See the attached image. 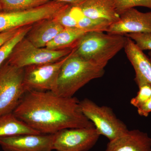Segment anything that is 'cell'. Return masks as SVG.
I'll return each instance as SVG.
<instances>
[{"label":"cell","instance_id":"24","mask_svg":"<svg viewBox=\"0 0 151 151\" xmlns=\"http://www.w3.org/2000/svg\"><path fill=\"white\" fill-rule=\"evenodd\" d=\"M70 5L55 18L58 22L64 28L77 27V22L70 12Z\"/></svg>","mask_w":151,"mask_h":151},{"label":"cell","instance_id":"21","mask_svg":"<svg viewBox=\"0 0 151 151\" xmlns=\"http://www.w3.org/2000/svg\"><path fill=\"white\" fill-rule=\"evenodd\" d=\"M134 80L139 86V91L130 103L137 108L151 97V84L139 77H135Z\"/></svg>","mask_w":151,"mask_h":151},{"label":"cell","instance_id":"17","mask_svg":"<svg viewBox=\"0 0 151 151\" xmlns=\"http://www.w3.org/2000/svg\"><path fill=\"white\" fill-rule=\"evenodd\" d=\"M87 32L78 28H64L45 47L52 50L75 48L79 40Z\"/></svg>","mask_w":151,"mask_h":151},{"label":"cell","instance_id":"20","mask_svg":"<svg viewBox=\"0 0 151 151\" xmlns=\"http://www.w3.org/2000/svg\"><path fill=\"white\" fill-rule=\"evenodd\" d=\"M32 27V25L22 28L13 37L0 47V68L7 59L14 47L19 41L25 37Z\"/></svg>","mask_w":151,"mask_h":151},{"label":"cell","instance_id":"7","mask_svg":"<svg viewBox=\"0 0 151 151\" xmlns=\"http://www.w3.org/2000/svg\"><path fill=\"white\" fill-rule=\"evenodd\" d=\"M24 68L6 61L0 68V117L12 113L26 93L23 84Z\"/></svg>","mask_w":151,"mask_h":151},{"label":"cell","instance_id":"26","mask_svg":"<svg viewBox=\"0 0 151 151\" xmlns=\"http://www.w3.org/2000/svg\"><path fill=\"white\" fill-rule=\"evenodd\" d=\"M139 115L144 117H147L151 112V97L137 108Z\"/></svg>","mask_w":151,"mask_h":151},{"label":"cell","instance_id":"27","mask_svg":"<svg viewBox=\"0 0 151 151\" xmlns=\"http://www.w3.org/2000/svg\"><path fill=\"white\" fill-rule=\"evenodd\" d=\"M61 2L67 3L72 6H77L83 3L85 0H55Z\"/></svg>","mask_w":151,"mask_h":151},{"label":"cell","instance_id":"16","mask_svg":"<svg viewBox=\"0 0 151 151\" xmlns=\"http://www.w3.org/2000/svg\"><path fill=\"white\" fill-rule=\"evenodd\" d=\"M37 134H41L18 119L13 113L0 117V137Z\"/></svg>","mask_w":151,"mask_h":151},{"label":"cell","instance_id":"5","mask_svg":"<svg viewBox=\"0 0 151 151\" xmlns=\"http://www.w3.org/2000/svg\"><path fill=\"white\" fill-rule=\"evenodd\" d=\"M74 48L52 50L46 47H38L25 37L17 44L6 61L19 68L47 64L62 59L70 54Z\"/></svg>","mask_w":151,"mask_h":151},{"label":"cell","instance_id":"15","mask_svg":"<svg viewBox=\"0 0 151 151\" xmlns=\"http://www.w3.org/2000/svg\"><path fill=\"white\" fill-rule=\"evenodd\" d=\"M124 50L134 68L135 77H139L151 84V60L130 38L127 37Z\"/></svg>","mask_w":151,"mask_h":151},{"label":"cell","instance_id":"14","mask_svg":"<svg viewBox=\"0 0 151 151\" xmlns=\"http://www.w3.org/2000/svg\"><path fill=\"white\" fill-rule=\"evenodd\" d=\"M77 6L85 16L90 18L103 19L113 23L120 17L114 0H85Z\"/></svg>","mask_w":151,"mask_h":151},{"label":"cell","instance_id":"9","mask_svg":"<svg viewBox=\"0 0 151 151\" xmlns=\"http://www.w3.org/2000/svg\"><path fill=\"white\" fill-rule=\"evenodd\" d=\"M100 136L94 127L64 129L54 134L53 150L88 151L95 146Z\"/></svg>","mask_w":151,"mask_h":151},{"label":"cell","instance_id":"10","mask_svg":"<svg viewBox=\"0 0 151 151\" xmlns=\"http://www.w3.org/2000/svg\"><path fill=\"white\" fill-rule=\"evenodd\" d=\"M54 139V134L0 137V146L4 151H51Z\"/></svg>","mask_w":151,"mask_h":151},{"label":"cell","instance_id":"19","mask_svg":"<svg viewBox=\"0 0 151 151\" xmlns=\"http://www.w3.org/2000/svg\"><path fill=\"white\" fill-rule=\"evenodd\" d=\"M112 24L106 20L90 18L83 14L77 20V27L87 32L93 31L106 32Z\"/></svg>","mask_w":151,"mask_h":151},{"label":"cell","instance_id":"23","mask_svg":"<svg viewBox=\"0 0 151 151\" xmlns=\"http://www.w3.org/2000/svg\"><path fill=\"white\" fill-rule=\"evenodd\" d=\"M134 41L141 50L151 51V33H137L125 35Z\"/></svg>","mask_w":151,"mask_h":151},{"label":"cell","instance_id":"25","mask_svg":"<svg viewBox=\"0 0 151 151\" xmlns=\"http://www.w3.org/2000/svg\"><path fill=\"white\" fill-rule=\"evenodd\" d=\"M22 28V27L14 29L0 32V47L12 38Z\"/></svg>","mask_w":151,"mask_h":151},{"label":"cell","instance_id":"29","mask_svg":"<svg viewBox=\"0 0 151 151\" xmlns=\"http://www.w3.org/2000/svg\"><path fill=\"white\" fill-rule=\"evenodd\" d=\"M149 55L150 56V59L151 60V51H150V52H149Z\"/></svg>","mask_w":151,"mask_h":151},{"label":"cell","instance_id":"28","mask_svg":"<svg viewBox=\"0 0 151 151\" xmlns=\"http://www.w3.org/2000/svg\"><path fill=\"white\" fill-rule=\"evenodd\" d=\"M2 12V9L1 5V0H0V12Z\"/></svg>","mask_w":151,"mask_h":151},{"label":"cell","instance_id":"6","mask_svg":"<svg viewBox=\"0 0 151 151\" xmlns=\"http://www.w3.org/2000/svg\"><path fill=\"white\" fill-rule=\"evenodd\" d=\"M83 114L93 125L99 134L109 141L124 134L129 130L127 125L116 116L112 108L100 106L87 98L79 102Z\"/></svg>","mask_w":151,"mask_h":151},{"label":"cell","instance_id":"11","mask_svg":"<svg viewBox=\"0 0 151 151\" xmlns=\"http://www.w3.org/2000/svg\"><path fill=\"white\" fill-rule=\"evenodd\" d=\"M106 32L124 35L151 33V12L143 13L134 8L129 9L120 15L119 20L112 23Z\"/></svg>","mask_w":151,"mask_h":151},{"label":"cell","instance_id":"22","mask_svg":"<svg viewBox=\"0 0 151 151\" xmlns=\"http://www.w3.org/2000/svg\"><path fill=\"white\" fill-rule=\"evenodd\" d=\"M114 2L119 15L135 7L143 6L151 9V0H114Z\"/></svg>","mask_w":151,"mask_h":151},{"label":"cell","instance_id":"13","mask_svg":"<svg viewBox=\"0 0 151 151\" xmlns=\"http://www.w3.org/2000/svg\"><path fill=\"white\" fill-rule=\"evenodd\" d=\"M63 29L55 18L46 19L32 25L25 37L37 47H45Z\"/></svg>","mask_w":151,"mask_h":151},{"label":"cell","instance_id":"4","mask_svg":"<svg viewBox=\"0 0 151 151\" xmlns=\"http://www.w3.org/2000/svg\"><path fill=\"white\" fill-rule=\"evenodd\" d=\"M71 5L51 0L43 5L15 12H0V32L32 25L37 22L53 19Z\"/></svg>","mask_w":151,"mask_h":151},{"label":"cell","instance_id":"3","mask_svg":"<svg viewBox=\"0 0 151 151\" xmlns=\"http://www.w3.org/2000/svg\"><path fill=\"white\" fill-rule=\"evenodd\" d=\"M127 40L124 35L90 32L78 41L75 52L82 58L105 68L109 60L124 49Z\"/></svg>","mask_w":151,"mask_h":151},{"label":"cell","instance_id":"8","mask_svg":"<svg viewBox=\"0 0 151 151\" xmlns=\"http://www.w3.org/2000/svg\"><path fill=\"white\" fill-rule=\"evenodd\" d=\"M68 55L56 62L24 68L23 84L26 92H54L60 69Z\"/></svg>","mask_w":151,"mask_h":151},{"label":"cell","instance_id":"18","mask_svg":"<svg viewBox=\"0 0 151 151\" xmlns=\"http://www.w3.org/2000/svg\"><path fill=\"white\" fill-rule=\"evenodd\" d=\"M51 0H1L2 12L25 10L43 5Z\"/></svg>","mask_w":151,"mask_h":151},{"label":"cell","instance_id":"1","mask_svg":"<svg viewBox=\"0 0 151 151\" xmlns=\"http://www.w3.org/2000/svg\"><path fill=\"white\" fill-rule=\"evenodd\" d=\"M76 97L52 91L27 92L13 112L17 118L41 134H53L71 128L94 127L81 112Z\"/></svg>","mask_w":151,"mask_h":151},{"label":"cell","instance_id":"12","mask_svg":"<svg viewBox=\"0 0 151 151\" xmlns=\"http://www.w3.org/2000/svg\"><path fill=\"white\" fill-rule=\"evenodd\" d=\"M105 151H151V138L140 130H129L109 141Z\"/></svg>","mask_w":151,"mask_h":151},{"label":"cell","instance_id":"2","mask_svg":"<svg viewBox=\"0 0 151 151\" xmlns=\"http://www.w3.org/2000/svg\"><path fill=\"white\" fill-rule=\"evenodd\" d=\"M105 72V68L82 58L74 48L63 64L53 92L61 97H73L89 81L103 76Z\"/></svg>","mask_w":151,"mask_h":151}]
</instances>
